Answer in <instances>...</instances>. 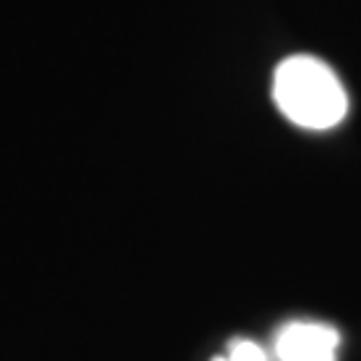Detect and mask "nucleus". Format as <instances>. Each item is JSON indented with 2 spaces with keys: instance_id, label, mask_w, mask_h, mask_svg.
Segmentation results:
<instances>
[{
  "instance_id": "f257e3e1",
  "label": "nucleus",
  "mask_w": 361,
  "mask_h": 361,
  "mask_svg": "<svg viewBox=\"0 0 361 361\" xmlns=\"http://www.w3.org/2000/svg\"><path fill=\"white\" fill-rule=\"evenodd\" d=\"M273 102L295 126L332 129L348 116V94L324 59L297 54L273 73Z\"/></svg>"
},
{
  "instance_id": "f03ea898",
  "label": "nucleus",
  "mask_w": 361,
  "mask_h": 361,
  "mask_svg": "<svg viewBox=\"0 0 361 361\" xmlns=\"http://www.w3.org/2000/svg\"><path fill=\"white\" fill-rule=\"evenodd\" d=\"M340 332L329 324L292 322L276 337V353L281 361H335Z\"/></svg>"
},
{
  "instance_id": "7ed1b4c3",
  "label": "nucleus",
  "mask_w": 361,
  "mask_h": 361,
  "mask_svg": "<svg viewBox=\"0 0 361 361\" xmlns=\"http://www.w3.org/2000/svg\"><path fill=\"white\" fill-rule=\"evenodd\" d=\"M214 361H265V353L252 340H235V343H231L228 356H219Z\"/></svg>"
}]
</instances>
